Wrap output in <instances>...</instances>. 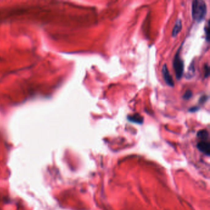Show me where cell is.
<instances>
[{
    "label": "cell",
    "mask_w": 210,
    "mask_h": 210,
    "mask_svg": "<svg viewBox=\"0 0 210 210\" xmlns=\"http://www.w3.org/2000/svg\"><path fill=\"white\" fill-rule=\"evenodd\" d=\"M207 11V6L205 1L195 0L192 6V15L194 20L200 22L205 18Z\"/></svg>",
    "instance_id": "obj_1"
},
{
    "label": "cell",
    "mask_w": 210,
    "mask_h": 210,
    "mask_svg": "<svg viewBox=\"0 0 210 210\" xmlns=\"http://www.w3.org/2000/svg\"><path fill=\"white\" fill-rule=\"evenodd\" d=\"M179 51L180 50H178V51L176 54L173 60V67L174 69L176 78L178 80L182 78L184 68V62L180 57Z\"/></svg>",
    "instance_id": "obj_2"
},
{
    "label": "cell",
    "mask_w": 210,
    "mask_h": 210,
    "mask_svg": "<svg viewBox=\"0 0 210 210\" xmlns=\"http://www.w3.org/2000/svg\"><path fill=\"white\" fill-rule=\"evenodd\" d=\"M161 72H162V75L164 78V80L165 81V83H166V85H168L169 86L173 87L174 85V83L173 79L172 76L170 75L167 65L166 64H164V65L163 66L162 70H161Z\"/></svg>",
    "instance_id": "obj_3"
},
{
    "label": "cell",
    "mask_w": 210,
    "mask_h": 210,
    "mask_svg": "<svg viewBox=\"0 0 210 210\" xmlns=\"http://www.w3.org/2000/svg\"><path fill=\"white\" fill-rule=\"evenodd\" d=\"M197 148L200 151L208 156L210 154V144L209 140H200L197 144Z\"/></svg>",
    "instance_id": "obj_4"
},
{
    "label": "cell",
    "mask_w": 210,
    "mask_h": 210,
    "mask_svg": "<svg viewBox=\"0 0 210 210\" xmlns=\"http://www.w3.org/2000/svg\"><path fill=\"white\" fill-rule=\"evenodd\" d=\"M127 119L130 122L136 123V124H139V125L142 124L144 122L143 116H142L139 113H134L133 115H128L127 117Z\"/></svg>",
    "instance_id": "obj_5"
},
{
    "label": "cell",
    "mask_w": 210,
    "mask_h": 210,
    "mask_svg": "<svg viewBox=\"0 0 210 210\" xmlns=\"http://www.w3.org/2000/svg\"><path fill=\"white\" fill-rule=\"evenodd\" d=\"M182 29V21L180 19H178L173 29V32H172V36L173 37H175L177 35V34L180 32V31Z\"/></svg>",
    "instance_id": "obj_6"
},
{
    "label": "cell",
    "mask_w": 210,
    "mask_h": 210,
    "mask_svg": "<svg viewBox=\"0 0 210 210\" xmlns=\"http://www.w3.org/2000/svg\"><path fill=\"white\" fill-rule=\"evenodd\" d=\"M197 136L200 140H209V133L206 129H202L197 133Z\"/></svg>",
    "instance_id": "obj_7"
},
{
    "label": "cell",
    "mask_w": 210,
    "mask_h": 210,
    "mask_svg": "<svg viewBox=\"0 0 210 210\" xmlns=\"http://www.w3.org/2000/svg\"><path fill=\"white\" fill-rule=\"evenodd\" d=\"M205 32L206 40L208 42L210 41V20H208L207 22V25L205 28Z\"/></svg>",
    "instance_id": "obj_8"
},
{
    "label": "cell",
    "mask_w": 210,
    "mask_h": 210,
    "mask_svg": "<svg viewBox=\"0 0 210 210\" xmlns=\"http://www.w3.org/2000/svg\"><path fill=\"white\" fill-rule=\"evenodd\" d=\"M192 97V92L190 90H187L183 96V99L185 100H189Z\"/></svg>",
    "instance_id": "obj_9"
},
{
    "label": "cell",
    "mask_w": 210,
    "mask_h": 210,
    "mask_svg": "<svg viewBox=\"0 0 210 210\" xmlns=\"http://www.w3.org/2000/svg\"><path fill=\"white\" fill-rule=\"evenodd\" d=\"M210 67L208 63H206L204 65V77L205 78H208L210 75Z\"/></svg>",
    "instance_id": "obj_10"
},
{
    "label": "cell",
    "mask_w": 210,
    "mask_h": 210,
    "mask_svg": "<svg viewBox=\"0 0 210 210\" xmlns=\"http://www.w3.org/2000/svg\"><path fill=\"white\" fill-rule=\"evenodd\" d=\"M208 96H206V95H204L203 96H202L200 98V100H199V103L202 104H203L207 102V101L208 100Z\"/></svg>",
    "instance_id": "obj_11"
},
{
    "label": "cell",
    "mask_w": 210,
    "mask_h": 210,
    "mask_svg": "<svg viewBox=\"0 0 210 210\" xmlns=\"http://www.w3.org/2000/svg\"><path fill=\"white\" fill-rule=\"evenodd\" d=\"M199 110V107H192L189 109V111L191 112H195L197 110Z\"/></svg>",
    "instance_id": "obj_12"
}]
</instances>
